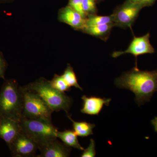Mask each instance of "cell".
<instances>
[{"instance_id":"6da1fadb","label":"cell","mask_w":157,"mask_h":157,"mask_svg":"<svg viewBox=\"0 0 157 157\" xmlns=\"http://www.w3.org/2000/svg\"><path fill=\"white\" fill-rule=\"evenodd\" d=\"M115 84L134 93L135 101L140 106L149 101L157 91V70L141 71L136 67L116 78Z\"/></svg>"},{"instance_id":"7a4b0ae2","label":"cell","mask_w":157,"mask_h":157,"mask_svg":"<svg viewBox=\"0 0 157 157\" xmlns=\"http://www.w3.org/2000/svg\"><path fill=\"white\" fill-rule=\"evenodd\" d=\"M23 109L22 86L14 79L6 80L0 91V119L7 118L19 122Z\"/></svg>"},{"instance_id":"3957f363","label":"cell","mask_w":157,"mask_h":157,"mask_svg":"<svg viewBox=\"0 0 157 157\" xmlns=\"http://www.w3.org/2000/svg\"><path fill=\"white\" fill-rule=\"evenodd\" d=\"M24 86L41 97L53 111L63 110L68 114L73 100L65 93L54 88L50 81L40 78Z\"/></svg>"},{"instance_id":"277c9868","label":"cell","mask_w":157,"mask_h":157,"mask_svg":"<svg viewBox=\"0 0 157 157\" xmlns=\"http://www.w3.org/2000/svg\"><path fill=\"white\" fill-rule=\"evenodd\" d=\"M19 123L21 132L35 141L39 148L57 138L58 130L52 121L22 117Z\"/></svg>"},{"instance_id":"5b68a950","label":"cell","mask_w":157,"mask_h":157,"mask_svg":"<svg viewBox=\"0 0 157 157\" xmlns=\"http://www.w3.org/2000/svg\"><path fill=\"white\" fill-rule=\"evenodd\" d=\"M23 94L22 117L29 119H43L52 121L54 112L48 104L36 93L22 86Z\"/></svg>"},{"instance_id":"8992f818","label":"cell","mask_w":157,"mask_h":157,"mask_svg":"<svg viewBox=\"0 0 157 157\" xmlns=\"http://www.w3.org/2000/svg\"><path fill=\"white\" fill-rule=\"evenodd\" d=\"M143 6L128 1L117 8L111 14L115 26L123 29L131 28Z\"/></svg>"},{"instance_id":"52a82bcc","label":"cell","mask_w":157,"mask_h":157,"mask_svg":"<svg viewBox=\"0 0 157 157\" xmlns=\"http://www.w3.org/2000/svg\"><path fill=\"white\" fill-rule=\"evenodd\" d=\"M8 146L12 156L15 157L36 156L39 151L38 144L21 131Z\"/></svg>"},{"instance_id":"ba28073f","label":"cell","mask_w":157,"mask_h":157,"mask_svg":"<svg viewBox=\"0 0 157 157\" xmlns=\"http://www.w3.org/2000/svg\"><path fill=\"white\" fill-rule=\"evenodd\" d=\"M149 38V33L141 37L134 36L126 50L124 51L114 52L112 54L113 57L117 58L126 54H131L137 59L138 56L154 53L155 49L151 44Z\"/></svg>"},{"instance_id":"9c48e42d","label":"cell","mask_w":157,"mask_h":157,"mask_svg":"<svg viewBox=\"0 0 157 157\" xmlns=\"http://www.w3.org/2000/svg\"><path fill=\"white\" fill-rule=\"evenodd\" d=\"M19 122L11 119H0V137L9 146L21 132Z\"/></svg>"},{"instance_id":"30bf717a","label":"cell","mask_w":157,"mask_h":157,"mask_svg":"<svg viewBox=\"0 0 157 157\" xmlns=\"http://www.w3.org/2000/svg\"><path fill=\"white\" fill-rule=\"evenodd\" d=\"M86 19L81 14L69 6L63 8L59 11V20L76 29H83L86 25Z\"/></svg>"},{"instance_id":"8fae6325","label":"cell","mask_w":157,"mask_h":157,"mask_svg":"<svg viewBox=\"0 0 157 157\" xmlns=\"http://www.w3.org/2000/svg\"><path fill=\"white\" fill-rule=\"evenodd\" d=\"M39 151L40 153L37 157H67L70 156L71 149L57 138L40 147Z\"/></svg>"},{"instance_id":"7c38bea8","label":"cell","mask_w":157,"mask_h":157,"mask_svg":"<svg viewBox=\"0 0 157 157\" xmlns=\"http://www.w3.org/2000/svg\"><path fill=\"white\" fill-rule=\"evenodd\" d=\"M83 101L82 113L90 115H98L103 109L104 105L109 106L111 99H106L99 97H88L83 95L82 97Z\"/></svg>"},{"instance_id":"4fadbf2b","label":"cell","mask_w":157,"mask_h":157,"mask_svg":"<svg viewBox=\"0 0 157 157\" xmlns=\"http://www.w3.org/2000/svg\"><path fill=\"white\" fill-rule=\"evenodd\" d=\"M114 26L115 25L113 23L102 25L88 26L85 27L82 31L106 41L108 39L113 28Z\"/></svg>"},{"instance_id":"5bb4252c","label":"cell","mask_w":157,"mask_h":157,"mask_svg":"<svg viewBox=\"0 0 157 157\" xmlns=\"http://www.w3.org/2000/svg\"><path fill=\"white\" fill-rule=\"evenodd\" d=\"M77 136L75 132L71 130H65L63 132L58 131L57 133V138L60 139L65 145L70 147L83 151L84 148L79 143Z\"/></svg>"},{"instance_id":"9a60e30c","label":"cell","mask_w":157,"mask_h":157,"mask_svg":"<svg viewBox=\"0 0 157 157\" xmlns=\"http://www.w3.org/2000/svg\"><path fill=\"white\" fill-rule=\"evenodd\" d=\"M67 117L73 123L74 131L77 136L85 137L93 135V129L95 127L94 124L89 123L85 121H75L69 115H67Z\"/></svg>"},{"instance_id":"2e32d148","label":"cell","mask_w":157,"mask_h":157,"mask_svg":"<svg viewBox=\"0 0 157 157\" xmlns=\"http://www.w3.org/2000/svg\"><path fill=\"white\" fill-rule=\"evenodd\" d=\"M112 23H113L111 14L109 16H100L97 14H90L87 15L86 17L85 26L102 25Z\"/></svg>"},{"instance_id":"e0dca14e","label":"cell","mask_w":157,"mask_h":157,"mask_svg":"<svg viewBox=\"0 0 157 157\" xmlns=\"http://www.w3.org/2000/svg\"><path fill=\"white\" fill-rule=\"evenodd\" d=\"M62 76L70 87H75L82 90V88L78 84L76 74L71 65H67Z\"/></svg>"},{"instance_id":"ac0fdd59","label":"cell","mask_w":157,"mask_h":157,"mask_svg":"<svg viewBox=\"0 0 157 157\" xmlns=\"http://www.w3.org/2000/svg\"><path fill=\"white\" fill-rule=\"evenodd\" d=\"M52 86L62 93L69 91L71 87L68 85L63 76L55 74L52 80L50 81Z\"/></svg>"},{"instance_id":"d6986e66","label":"cell","mask_w":157,"mask_h":157,"mask_svg":"<svg viewBox=\"0 0 157 157\" xmlns=\"http://www.w3.org/2000/svg\"><path fill=\"white\" fill-rule=\"evenodd\" d=\"M82 9L85 14L87 15L97 14V9L96 8L95 0H82Z\"/></svg>"},{"instance_id":"ffe728a7","label":"cell","mask_w":157,"mask_h":157,"mask_svg":"<svg viewBox=\"0 0 157 157\" xmlns=\"http://www.w3.org/2000/svg\"><path fill=\"white\" fill-rule=\"evenodd\" d=\"M68 6L81 14L82 17L86 18V15L82 9V0H69Z\"/></svg>"},{"instance_id":"44dd1931","label":"cell","mask_w":157,"mask_h":157,"mask_svg":"<svg viewBox=\"0 0 157 157\" xmlns=\"http://www.w3.org/2000/svg\"><path fill=\"white\" fill-rule=\"evenodd\" d=\"M81 157H95L96 151L95 150V142L93 139L90 140V143L88 147L83 151Z\"/></svg>"},{"instance_id":"7402d4cb","label":"cell","mask_w":157,"mask_h":157,"mask_svg":"<svg viewBox=\"0 0 157 157\" xmlns=\"http://www.w3.org/2000/svg\"><path fill=\"white\" fill-rule=\"evenodd\" d=\"M6 63L2 54L0 53V78H5V72L6 69Z\"/></svg>"},{"instance_id":"603a6c76","label":"cell","mask_w":157,"mask_h":157,"mask_svg":"<svg viewBox=\"0 0 157 157\" xmlns=\"http://www.w3.org/2000/svg\"><path fill=\"white\" fill-rule=\"evenodd\" d=\"M129 1L135 4L140 5L144 7V6L151 5L155 0H129Z\"/></svg>"}]
</instances>
